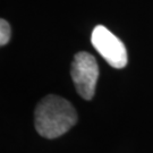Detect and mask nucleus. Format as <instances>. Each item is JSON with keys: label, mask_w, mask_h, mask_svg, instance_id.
Returning <instances> with one entry per match:
<instances>
[{"label": "nucleus", "mask_w": 153, "mask_h": 153, "mask_svg": "<svg viewBox=\"0 0 153 153\" xmlns=\"http://www.w3.org/2000/svg\"><path fill=\"white\" fill-rule=\"evenodd\" d=\"M10 34H11L10 25L8 24L7 21L1 19L0 21V44L1 45H5V44L8 43L9 39H10Z\"/></svg>", "instance_id": "nucleus-4"}, {"label": "nucleus", "mask_w": 153, "mask_h": 153, "mask_svg": "<svg viewBox=\"0 0 153 153\" xmlns=\"http://www.w3.org/2000/svg\"><path fill=\"white\" fill-rule=\"evenodd\" d=\"M93 47L114 68H124L127 65V50L125 44L103 25L95 26L91 35Z\"/></svg>", "instance_id": "nucleus-3"}, {"label": "nucleus", "mask_w": 153, "mask_h": 153, "mask_svg": "<svg viewBox=\"0 0 153 153\" xmlns=\"http://www.w3.org/2000/svg\"><path fill=\"white\" fill-rule=\"evenodd\" d=\"M71 78L77 93L85 100H91L95 93L99 67L91 53L82 51L74 57L71 69Z\"/></svg>", "instance_id": "nucleus-2"}, {"label": "nucleus", "mask_w": 153, "mask_h": 153, "mask_svg": "<svg viewBox=\"0 0 153 153\" xmlns=\"http://www.w3.org/2000/svg\"><path fill=\"white\" fill-rule=\"evenodd\" d=\"M77 123V112L69 101L50 94L43 98L34 112L36 131L45 138L64 135Z\"/></svg>", "instance_id": "nucleus-1"}]
</instances>
